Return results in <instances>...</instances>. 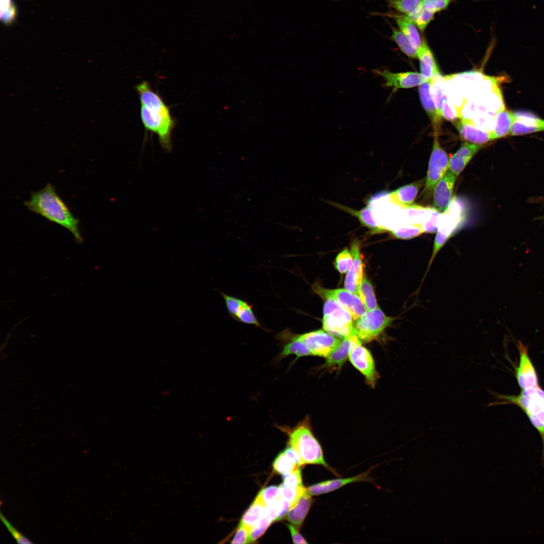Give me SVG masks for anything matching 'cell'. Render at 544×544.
<instances>
[{
    "instance_id": "cell-1",
    "label": "cell",
    "mask_w": 544,
    "mask_h": 544,
    "mask_svg": "<svg viewBox=\"0 0 544 544\" xmlns=\"http://www.w3.org/2000/svg\"><path fill=\"white\" fill-rule=\"evenodd\" d=\"M141 102V117L145 129L156 134L162 148L172 150L171 135L176 121L170 108L149 83L144 81L135 86Z\"/></svg>"
},
{
    "instance_id": "cell-2",
    "label": "cell",
    "mask_w": 544,
    "mask_h": 544,
    "mask_svg": "<svg viewBox=\"0 0 544 544\" xmlns=\"http://www.w3.org/2000/svg\"><path fill=\"white\" fill-rule=\"evenodd\" d=\"M24 204L30 211L70 231L77 242H83L79 229V220L72 214L52 184L47 183L43 188L32 192L30 199Z\"/></svg>"
},
{
    "instance_id": "cell-3",
    "label": "cell",
    "mask_w": 544,
    "mask_h": 544,
    "mask_svg": "<svg viewBox=\"0 0 544 544\" xmlns=\"http://www.w3.org/2000/svg\"><path fill=\"white\" fill-rule=\"evenodd\" d=\"M276 427L288 435L289 445L297 452L303 465L306 464L320 465L338 475L325 460L322 447L312 433L309 416H306L293 428L278 425Z\"/></svg>"
},
{
    "instance_id": "cell-4",
    "label": "cell",
    "mask_w": 544,
    "mask_h": 544,
    "mask_svg": "<svg viewBox=\"0 0 544 544\" xmlns=\"http://www.w3.org/2000/svg\"><path fill=\"white\" fill-rule=\"evenodd\" d=\"M521 391L517 395L491 392L495 398L500 401L491 402L488 405L514 404L525 414L540 436L542 443L541 461L544 466V390L538 386Z\"/></svg>"
},
{
    "instance_id": "cell-5",
    "label": "cell",
    "mask_w": 544,
    "mask_h": 544,
    "mask_svg": "<svg viewBox=\"0 0 544 544\" xmlns=\"http://www.w3.org/2000/svg\"><path fill=\"white\" fill-rule=\"evenodd\" d=\"M353 318L350 312L334 300L328 299L323 306V329L337 337L344 338L356 334Z\"/></svg>"
},
{
    "instance_id": "cell-6",
    "label": "cell",
    "mask_w": 544,
    "mask_h": 544,
    "mask_svg": "<svg viewBox=\"0 0 544 544\" xmlns=\"http://www.w3.org/2000/svg\"><path fill=\"white\" fill-rule=\"evenodd\" d=\"M394 319V318L386 316L379 307L367 311L355 320L356 334L361 341L370 342L377 338Z\"/></svg>"
},
{
    "instance_id": "cell-7",
    "label": "cell",
    "mask_w": 544,
    "mask_h": 544,
    "mask_svg": "<svg viewBox=\"0 0 544 544\" xmlns=\"http://www.w3.org/2000/svg\"><path fill=\"white\" fill-rule=\"evenodd\" d=\"M293 337L305 345L311 355L326 358L341 343L342 339L326 331L317 330L303 334L291 331Z\"/></svg>"
},
{
    "instance_id": "cell-8",
    "label": "cell",
    "mask_w": 544,
    "mask_h": 544,
    "mask_svg": "<svg viewBox=\"0 0 544 544\" xmlns=\"http://www.w3.org/2000/svg\"><path fill=\"white\" fill-rule=\"evenodd\" d=\"M437 133L435 132V134L425 182L424 191L427 194L433 193L436 184L449 169V156L441 146L438 141Z\"/></svg>"
},
{
    "instance_id": "cell-9",
    "label": "cell",
    "mask_w": 544,
    "mask_h": 544,
    "mask_svg": "<svg viewBox=\"0 0 544 544\" xmlns=\"http://www.w3.org/2000/svg\"><path fill=\"white\" fill-rule=\"evenodd\" d=\"M314 290L322 297L338 302L350 312L355 321L367 311L360 297L346 289H327L316 286Z\"/></svg>"
},
{
    "instance_id": "cell-10",
    "label": "cell",
    "mask_w": 544,
    "mask_h": 544,
    "mask_svg": "<svg viewBox=\"0 0 544 544\" xmlns=\"http://www.w3.org/2000/svg\"><path fill=\"white\" fill-rule=\"evenodd\" d=\"M372 72L376 76L382 78L383 87L392 89L391 94L398 89L420 86L427 81L421 74L417 72L394 73L384 68L373 69Z\"/></svg>"
},
{
    "instance_id": "cell-11",
    "label": "cell",
    "mask_w": 544,
    "mask_h": 544,
    "mask_svg": "<svg viewBox=\"0 0 544 544\" xmlns=\"http://www.w3.org/2000/svg\"><path fill=\"white\" fill-rule=\"evenodd\" d=\"M361 344L356 346L352 349L349 359L354 367L365 377L366 383L374 388L379 375L376 369L371 353Z\"/></svg>"
},
{
    "instance_id": "cell-12",
    "label": "cell",
    "mask_w": 544,
    "mask_h": 544,
    "mask_svg": "<svg viewBox=\"0 0 544 544\" xmlns=\"http://www.w3.org/2000/svg\"><path fill=\"white\" fill-rule=\"evenodd\" d=\"M517 347L519 362L515 368V377L521 390L539 386L536 370L528 355V347L520 341H518Z\"/></svg>"
},
{
    "instance_id": "cell-13",
    "label": "cell",
    "mask_w": 544,
    "mask_h": 544,
    "mask_svg": "<svg viewBox=\"0 0 544 544\" xmlns=\"http://www.w3.org/2000/svg\"><path fill=\"white\" fill-rule=\"evenodd\" d=\"M229 315L240 322L254 325L267 331L262 327L257 319L252 306L247 301L235 297L221 293Z\"/></svg>"
},
{
    "instance_id": "cell-14",
    "label": "cell",
    "mask_w": 544,
    "mask_h": 544,
    "mask_svg": "<svg viewBox=\"0 0 544 544\" xmlns=\"http://www.w3.org/2000/svg\"><path fill=\"white\" fill-rule=\"evenodd\" d=\"M456 177L448 170L445 175L438 181L433 190V203L435 209L444 213L447 211L450 203Z\"/></svg>"
},
{
    "instance_id": "cell-15",
    "label": "cell",
    "mask_w": 544,
    "mask_h": 544,
    "mask_svg": "<svg viewBox=\"0 0 544 544\" xmlns=\"http://www.w3.org/2000/svg\"><path fill=\"white\" fill-rule=\"evenodd\" d=\"M514 122L510 136L525 135L544 131V120L525 111L513 112Z\"/></svg>"
},
{
    "instance_id": "cell-16",
    "label": "cell",
    "mask_w": 544,
    "mask_h": 544,
    "mask_svg": "<svg viewBox=\"0 0 544 544\" xmlns=\"http://www.w3.org/2000/svg\"><path fill=\"white\" fill-rule=\"evenodd\" d=\"M372 468L354 477L330 480L323 481L311 485L307 488L311 495H320L328 493L338 489L349 484L359 482H368L373 483V479L370 475Z\"/></svg>"
},
{
    "instance_id": "cell-17",
    "label": "cell",
    "mask_w": 544,
    "mask_h": 544,
    "mask_svg": "<svg viewBox=\"0 0 544 544\" xmlns=\"http://www.w3.org/2000/svg\"><path fill=\"white\" fill-rule=\"evenodd\" d=\"M361 344V341L356 334L343 338L341 343L326 358L322 367L329 370L339 369L349 359L352 349Z\"/></svg>"
},
{
    "instance_id": "cell-18",
    "label": "cell",
    "mask_w": 544,
    "mask_h": 544,
    "mask_svg": "<svg viewBox=\"0 0 544 544\" xmlns=\"http://www.w3.org/2000/svg\"><path fill=\"white\" fill-rule=\"evenodd\" d=\"M351 251L353 262L351 269L347 273L344 286L349 292L358 295V288L363 278V263L358 241H354Z\"/></svg>"
},
{
    "instance_id": "cell-19",
    "label": "cell",
    "mask_w": 544,
    "mask_h": 544,
    "mask_svg": "<svg viewBox=\"0 0 544 544\" xmlns=\"http://www.w3.org/2000/svg\"><path fill=\"white\" fill-rule=\"evenodd\" d=\"M276 338L280 342L282 348L276 359L277 362L291 355L296 356V360L301 357L311 355L303 343L292 336L291 331L288 328L277 334Z\"/></svg>"
},
{
    "instance_id": "cell-20",
    "label": "cell",
    "mask_w": 544,
    "mask_h": 544,
    "mask_svg": "<svg viewBox=\"0 0 544 544\" xmlns=\"http://www.w3.org/2000/svg\"><path fill=\"white\" fill-rule=\"evenodd\" d=\"M454 122L460 137L465 142L483 145L492 141L490 131L480 129L469 119L461 117Z\"/></svg>"
},
{
    "instance_id": "cell-21",
    "label": "cell",
    "mask_w": 544,
    "mask_h": 544,
    "mask_svg": "<svg viewBox=\"0 0 544 544\" xmlns=\"http://www.w3.org/2000/svg\"><path fill=\"white\" fill-rule=\"evenodd\" d=\"M482 147L481 145L467 142L463 143L449 159L448 170L457 177Z\"/></svg>"
},
{
    "instance_id": "cell-22",
    "label": "cell",
    "mask_w": 544,
    "mask_h": 544,
    "mask_svg": "<svg viewBox=\"0 0 544 544\" xmlns=\"http://www.w3.org/2000/svg\"><path fill=\"white\" fill-rule=\"evenodd\" d=\"M313 500L306 489L291 505L287 515V520L298 529L302 526Z\"/></svg>"
},
{
    "instance_id": "cell-23",
    "label": "cell",
    "mask_w": 544,
    "mask_h": 544,
    "mask_svg": "<svg viewBox=\"0 0 544 544\" xmlns=\"http://www.w3.org/2000/svg\"><path fill=\"white\" fill-rule=\"evenodd\" d=\"M302 465L298 453L289 445L279 453L273 462L275 471L283 475L290 473Z\"/></svg>"
},
{
    "instance_id": "cell-24",
    "label": "cell",
    "mask_w": 544,
    "mask_h": 544,
    "mask_svg": "<svg viewBox=\"0 0 544 544\" xmlns=\"http://www.w3.org/2000/svg\"><path fill=\"white\" fill-rule=\"evenodd\" d=\"M417 57L420 61L421 74L427 81L440 75L433 53L424 38L418 49Z\"/></svg>"
},
{
    "instance_id": "cell-25",
    "label": "cell",
    "mask_w": 544,
    "mask_h": 544,
    "mask_svg": "<svg viewBox=\"0 0 544 544\" xmlns=\"http://www.w3.org/2000/svg\"><path fill=\"white\" fill-rule=\"evenodd\" d=\"M432 78L427 80L419 86V93L422 106L431 119L435 132H437L441 120L437 113L435 103L431 91Z\"/></svg>"
},
{
    "instance_id": "cell-26",
    "label": "cell",
    "mask_w": 544,
    "mask_h": 544,
    "mask_svg": "<svg viewBox=\"0 0 544 544\" xmlns=\"http://www.w3.org/2000/svg\"><path fill=\"white\" fill-rule=\"evenodd\" d=\"M423 181L412 183L388 193V199L400 207H407L414 202Z\"/></svg>"
},
{
    "instance_id": "cell-27",
    "label": "cell",
    "mask_w": 544,
    "mask_h": 544,
    "mask_svg": "<svg viewBox=\"0 0 544 544\" xmlns=\"http://www.w3.org/2000/svg\"><path fill=\"white\" fill-rule=\"evenodd\" d=\"M385 15L394 20L399 30L412 41L418 49L421 45L422 38L419 29L408 16L393 11L385 13Z\"/></svg>"
},
{
    "instance_id": "cell-28",
    "label": "cell",
    "mask_w": 544,
    "mask_h": 544,
    "mask_svg": "<svg viewBox=\"0 0 544 544\" xmlns=\"http://www.w3.org/2000/svg\"><path fill=\"white\" fill-rule=\"evenodd\" d=\"M514 122L513 112L505 108L495 113L493 129L490 131L492 141L510 134Z\"/></svg>"
},
{
    "instance_id": "cell-29",
    "label": "cell",
    "mask_w": 544,
    "mask_h": 544,
    "mask_svg": "<svg viewBox=\"0 0 544 544\" xmlns=\"http://www.w3.org/2000/svg\"><path fill=\"white\" fill-rule=\"evenodd\" d=\"M333 204L337 208L357 218L363 226L371 229L374 232L379 233L382 232L375 219L372 209L369 206L357 211L337 203H334Z\"/></svg>"
},
{
    "instance_id": "cell-30",
    "label": "cell",
    "mask_w": 544,
    "mask_h": 544,
    "mask_svg": "<svg viewBox=\"0 0 544 544\" xmlns=\"http://www.w3.org/2000/svg\"><path fill=\"white\" fill-rule=\"evenodd\" d=\"M266 506L264 502L257 496L243 515L240 523L251 529L263 516Z\"/></svg>"
},
{
    "instance_id": "cell-31",
    "label": "cell",
    "mask_w": 544,
    "mask_h": 544,
    "mask_svg": "<svg viewBox=\"0 0 544 544\" xmlns=\"http://www.w3.org/2000/svg\"><path fill=\"white\" fill-rule=\"evenodd\" d=\"M390 28L392 31L390 38L396 44L402 52L412 58H418V49L412 41L399 29L391 25Z\"/></svg>"
},
{
    "instance_id": "cell-32",
    "label": "cell",
    "mask_w": 544,
    "mask_h": 544,
    "mask_svg": "<svg viewBox=\"0 0 544 544\" xmlns=\"http://www.w3.org/2000/svg\"><path fill=\"white\" fill-rule=\"evenodd\" d=\"M358 296L360 297L367 311L372 310L378 307L372 285L365 276H363L358 288Z\"/></svg>"
},
{
    "instance_id": "cell-33",
    "label": "cell",
    "mask_w": 544,
    "mask_h": 544,
    "mask_svg": "<svg viewBox=\"0 0 544 544\" xmlns=\"http://www.w3.org/2000/svg\"><path fill=\"white\" fill-rule=\"evenodd\" d=\"M435 13L420 5L412 13L407 15L419 30L423 32L434 19Z\"/></svg>"
},
{
    "instance_id": "cell-34",
    "label": "cell",
    "mask_w": 544,
    "mask_h": 544,
    "mask_svg": "<svg viewBox=\"0 0 544 544\" xmlns=\"http://www.w3.org/2000/svg\"><path fill=\"white\" fill-rule=\"evenodd\" d=\"M422 0H387V6L396 12L408 15L421 4Z\"/></svg>"
},
{
    "instance_id": "cell-35",
    "label": "cell",
    "mask_w": 544,
    "mask_h": 544,
    "mask_svg": "<svg viewBox=\"0 0 544 544\" xmlns=\"http://www.w3.org/2000/svg\"><path fill=\"white\" fill-rule=\"evenodd\" d=\"M353 262V257L351 251L348 248L341 251L335 259V267L341 274L347 273L351 268Z\"/></svg>"
},
{
    "instance_id": "cell-36",
    "label": "cell",
    "mask_w": 544,
    "mask_h": 544,
    "mask_svg": "<svg viewBox=\"0 0 544 544\" xmlns=\"http://www.w3.org/2000/svg\"><path fill=\"white\" fill-rule=\"evenodd\" d=\"M273 520L264 514L260 520L251 528L249 535V543L253 542L266 531Z\"/></svg>"
},
{
    "instance_id": "cell-37",
    "label": "cell",
    "mask_w": 544,
    "mask_h": 544,
    "mask_svg": "<svg viewBox=\"0 0 544 544\" xmlns=\"http://www.w3.org/2000/svg\"><path fill=\"white\" fill-rule=\"evenodd\" d=\"M279 487L281 497L290 502L291 505L306 489L304 486L298 488L291 487L286 486L283 483Z\"/></svg>"
},
{
    "instance_id": "cell-38",
    "label": "cell",
    "mask_w": 544,
    "mask_h": 544,
    "mask_svg": "<svg viewBox=\"0 0 544 544\" xmlns=\"http://www.w3.org/2000/svg\"><path fill=\"white\" fill-rule=\"evenodd\" d=\"M257 496L267 506L277 501L280 497V487L271 486L265 488L260 491Z\"/></svg>"
},
{
    "instance_id": "cell-39",
    "label": "cell",
    "mask_w": 544,
    "mask_h": 544,
    "mask_svg": "<svg viewBox=\"0 0 544 544\" xmlns=\"http://www.w3.org/2000/svg\"><path fill=\"white\" fill-rule=\"evenodd\" d=\"M390 231L392 235L396 238L408 239L419 236L424 232L425 230L421 227H416L395 229Z\"/></svg>"
},
{
    "instance_id": "cell-40",
    "label": "cell",
    "mask_w": 544,
    "mask_h": 544,
    "mask_svg": "<svg viewBox=\"0 0 544 544\" xmlns=\"http://www.w3.org/2000/svg\"><path fill=\"white\" fill-rule=\"evenodd\" d=\"M441 116L445 119L451 121H455L461 117V113L459 109H457L455 106L451 104L445 98L444 99L441 108Z\"/></svg>"
},
{
    "instance_id": "cell-41",
    "label": "cell",
    "mask_w": 544,
    "mask_h": 544,
    "mask_svg": "<svg viewBox=\"0 0 544 544\" xmlns=\"http://www.w3.org/2000/svg\"><path fill=\"white\" fill-rule=\"evenodd\" d=\"M454 0H422L421 5L434 13L446 9Z\"/></svg>"
},
{
    "instance_id": "cell-42",
    "label": "cell",
    "mask_w": 544,
    "mask_h": 544,
    "mask_svg": "<svg viewBox=\"0 0 544 544\" xmlns=\"http://www.w3.org/2000/svg\"><path fill=\"white\" fill-rule=\"evenodd\" d=\"M283 483L286 486L298 488L303 486L301 468H298L290 473L283 475Z\"/></svg>"
},
{
    "instance_id": "cell-43",
    "label": "cell",
    "mask_w": 544,
    "mask_h": 544,
    "mask_svg": "<svg viewBox=\"0 0 544 544\" xmlns=\"http://www.w3.org/2000/svg\"><path fill=\"white\" fill-rule=\"evenodd\" d=\"M250 530L251 528L240 523L235 534V536L231 541V543H249V535Z\"/></svg>"
},
{
    "instance_id": "cell-44",
    "label": "cell",
    "mask_w": 544,
    "mask_h": 544,
    "mask_svg": "<svg viewBox=\"0 0 544 544\" xmlns=\"http://www.w3.org/2000/svg\"><path fill=\"white\" fill-rule=\"evenodd\" d=\"M1 518L9 532L11 533L17 542L19 543H31L32 542L25 536L18 531L7 520V519L1 514Z\"/></svg>"
},
{
    "instance_id": "cell-45",
    "label": "cell",
    "mask_w": 544,
    "mask_h": 544,
    "mask_svg": "<svg viewBox=\"0 0 544 544\" xmlns=\"http://www.w3.org/2000/svg\"><path fill=\"white\" fill-rule=\"evenodd\" d=\"M287 527L289 529L291 536L293 539V541L295 543H307V542L305 539L302 536V535L299 533L298 530V528L291 524H287Z\"/></svg>"
},
{
    "instance_id": "cell-46",
    "label": "cell",
    "mask_w": 544,
    "mask_h": 544,
    "mask_svg": "<svg viewBox=\"0 0 544 544\" xmlns=\"http://www.w3.org/2000/svg\"><path fill=\"white\" fill-rule=\"evenodd\" d=\"M1 16L13 7L11 4V0H1Z\"/></svg>"
}]
</instances>
